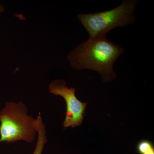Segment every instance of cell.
<instances>
[{"label": "cell", "instance_id": "obj_1", "mask_svg": "<svg viewBox=\"0 0 154 154\" xmlns=\"http://www.w3.org/2000/svg\"><path fill=\"white\" fill-rule=\"evenodd\" d=\"M124 52L122 47L106 37H89L72 50L67 57L69 63L75 69H91L101 75L104 82L116 77L113 65Z\"/></svg>", "mask_w": 154, "mask_h": 154}, {"label": "cell", "instance_id": "obj_2", "mask_svg": "<svg viewBox=\"0 0 154 154\" xmlns=\"http://www.w3.org/2000/svg\"><path fill=\"white\" fill-rule=\"evenodd\" d=\"M36 134V119L28 115L23 102L6 103L0 111V143L23 140L31 143Z\"/></svg>", "mask_w": 154, "mask_h": 154}, {"label": "cell", "instance_id": "obj_3", "mask_svg": "<svg viewBox=\"0 0 154 154\" xmlns=\"http://www.w3.org/2000/svg\"><path fill=\"white\" fill-rule=\"evenodd\" d=\"M137 1L123 0L115 8L90 14H80L77 16L90 37H106L110 30L132 24L135 20L134 12Z\"/></svg>", "mask_w": 154, "mask_h": 154}, {"label": "cell", "instance_id": "obj_4", "mask_svg": "<svg viewBox=\"0 0 154 154\" xmlns=\"http://www.w3.org/2000/svg\"><path fill=\"white\" fill-rule=\"evenodd\" d=\"M49 92L55 96H60L65 101L66 105L63 129L71 127L75 128L82 124L88 102H82L77 99L75 88H69L63 79L52 81L48 86Z\"/></svg>", "mask_w": 154, "mask_h": 154}, {"label": "cell", "instance_id": "obj_5", "mask_svg": "<svg viewBox=\"0 0 154 154\" xmlns=\"http://www.w3.org/2000/svg\"><path fill=\"white\" fill-rule=\"evenodd\" d=\"M36 126L38 136L36 148L33 154H42L45 145L47 142V138L46 135L45 125L42 120L40 112L38 113L36 119Z\"/></svg>", "mask_w": 154, "mask_h": 154}, {"label": "cell", "instance_id": "obj_6", "mask_svg": "<svg viewBox=\"0 0 154 154\" xmlns=\"http://www.w3.org/2000/svg\"><path fill=\"white\" fill-rule=\"evenodd\" d=\"M136 149L138 154H154L153 143L148 140H142L138 142Z\"/></svg>", "mask_w": 154, "mask_h": 154}, {"label": "cell", "instance_id": "obj_7", "mask_svg": "<svg viewBox=\"0 0 154 154\" xmlns=\"http://www.w3.org/2000/svg\"><path fill=\"white\" fill-rule=\"evenodd\" d=\"M5 10V6L3 4H2V3H0V14L4 13Z\"/></svg>", "mask_w": 154, "mask_h": 154}]
</instances>
